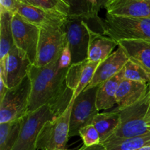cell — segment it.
<instances>
[{
	"label": "cell",
	"instance_id": "obj_1",
	"mask_svg": "<svg viewBox=\"0 0 150 150\" xmlns=\"http://www.w3.org/2000/svg\"><path fill=\"white\" fill-rule=\"evenodd\" d=\"M59 57L43 67L34 64L31 66L29 76L32 83V92L28 113L48 105L59 117L72 103L73 92L66 83L68 68L60 67Z\"/></svg>",
	"mask_w": 150,
	"mask_h": 150
},
{
	"label": "cell",
	"instance_id": "obj_2",
	"mask_svg": "<svg viewBox=\"0 0 150 150\" xmlns=\"http://www.w3.org/2000/svg\"><path fill=\"white\" fill-rule=\"evenodd\" d=\"M96 23L104 35L117 42L130 40H150V18L124 17L107 13L105 18H100Z\"/></svg>",
	"mask_w": 150,
	"mask_h": 150
},
{
	"label": "cell",
	"instance_id": "obj_3",
	"mask_svg": "<svg viewBox=\"0 0 150 150\" xmlns=\"http://www.w3.org/2000/svg\"><path fill=\"white\" fill-rule=\"evenodd\" d=\"M149 105L150 83L146 92L137 102L123 109L116 108L120 114L121 122L111 138L128 139L150 133V126L144 121Z\"/></svg>",
	"mask_w": 150,
	"mask_h": 150
},
{
	"label": "cell",
	"instance_id": "obj_4",
	"mask_svg": "<svg viewBox=\"0 0 150 150\" xmlns=\"http://www.w3.org/2000/svg\"><path fill=\"white\" fill-rule=\"evenodd\" d=\"M57 117L51 106L45 105L21 119L20 133L12 150H38L37 141L44 125Z\"/></svg>",
	"mask_w": 150,
	"mask_h": 150
},
{
	"label": "cell",
	"instance_id": "obj_5",
	"mask_svg": "<svg viewBox=\"0 0 150 150\" xmlns=\"http://www.w3.org/2000/svg\"><path fill=\"white\" fill-rule=\"evenodd\" d=\"M72 101L67 109L54 120L45 123L37 141L38 150H62L70 138V122L71 117Z\"/></svg>",
	"mask_w": 150,
	"mask_h": 150
},
{
	"label": "cell",
	"instance_id": "obj_6",
	"mask_svg": "<svg viewBox=\"0 0 150 150\" xmlns=\"http://www.w3.org/2000/svg\"><path fill=\"white\" fill-rule=\"evenodd\" d=\"M31 92L29 75L17 86L7 89L0 101V124L21 119L27 114Z\"/></svg>",
	"mask_w": 150,
	"mask_h": 150
},
{
	"label": "cell",
	"instance_id": "obj_7",
	"mask_svg": "<svg viewBox=\"0 0 150 150\" xmlns=\"http://www.w3.org/2000/svg\"><path fill=\"white\" fill-rule=\"evenodd\" d=\"M87 21L83 16H68L62 26L72 54V64L87 59L90 29Z\"/></svg>",
	"mask_w": 150,
	"mask_h": 150
},
{
	"label": "cell",
	"instance_id": "obj_8",
	"mask_svg": "<svg viewBox=\"0 0 150 150\" xmlns=\"http://www.w3.org/2000/svg\"><path fill=\"white\" fill-rule=\"evenodd\" d=\"M98 86L84 90L74 100L70 122V137L79 136L81 127L92 123L99 113L96 107V94Z\"/></svg>",
	"mask_w": 150,
	"mask_h": 150
},
{
	"label": "cell",
	"instance_id": "obj_9",
	"mask_svg": "<svg viewBox=\"0 0 150 150\" xmlns=\"http://www.w3.org/2000/svg\"><path fill=\"white\" fill-rule=\"evenodd\" d=\"M67 36L63 27L57 29H40L38 54L34 65L43 67L59 57L67 45Z\"/></svg>",
	"mask_w": 150,
	"mask_h": 150
},
{
	"label": "cell",
	"instance_id": "obj_10",
	"mask_svg": "<svg viewBox=\"0 0 150 150\" xmlns=\"http://www.w3.org/2000/svg\"><path fill=\"white\" fill-rule=\"evenodd\" d=\"M12 30L15 46L26 53L34 64L38 54L40 28L29 23L16 13L12 20Z\"/></svg>",
	"mask_w": 150,
	"mask_h": 150
},
{
	"label": "cell",
	"instance_id": "obj_11",
	"mask_svg": "<svg viewBox=\"0 0 150 150\" xmlns=\"http://www.w3.org/2000/svg\"><path fill=\"white\" fill-rule=\"evenodd\" d=\"M32 65L26 53L14 46L4 60L0 61V74L8 89L20 84L29 75Z\"/></svg>",
	"mask_w": 150,
	"mask_h": 150
},
{
	"label": "cell",
	"instance_id": "obj_12",
	"mask_svg": "<svg viewBox=\"0 0 150 150\" xmlns=\"http://www.w3.org/2000/svg\"><path fill=\"white\" fill-rule=\"evenodd\" d=\"M17 13L40 29H57L63 26L67 16L19 2Z\"/></svg>",
	"mask_w": 150,
	"mask_h": 150
},
{
	"label": "cell",
	"instance_id": "obj_13",
	"mask_svg": "<svg viewBox=\"0 0 150 150\" xmlns=\"http://www.w3.org/2000/svg\"><path fill=\"white\" fill-rule=\"evenodd\" d=\"M100 62H89L87 59L69 67L66 74V83L67 87L73 92L72 101L81 93L89 84L93 78Z\"/></svg>",
	"mask_w": 150,
	"mask_h": 150
},
{
	"label": "cell",
	"instance_id": "obj_14",
	"mask_svg": "<svg viewBox=\"0 0 150 150\" xmlns=\"http://www.w3.org/2000/svg\"><path fill=\"white\" fill-rule=\"evenodd\" d=\"M129 59L121 47L118 46L116 51L108 56L105 60L100 62L92 81L84 90L98 86L101 83L118 74Z\"/></svg>",
	"mask_w": 150,
	"mask_h": 150
},
{
	"label": "cell",
	"instance_id": "obj_15",
	"mask_svg": "<svg viewBox=\"0 0 150 150\" xmlns=\"http://www.w3.org/2000/svg\"><path fill=\"white\" fill-rule=\"evenodd\" d=\"M105 8L113 16L150 18V0H109Z\"/></svg>",
	"mask_w": 150,
	"mask_h": 150
},
{
	"label": "cell",
	"instance_id": "obj_16",
	"mask_svg": "<svg viewBox=\"0 0 150 150\" xmlns=\"http://www.w3.org/2000/svg\"><path fill=\"white\" fill-rule=\"evenodd\" d=\"M129 60L142 67L150 78V40H130L118 42Z\"/></svg>",
	"mask_w": 150,
	"mask_h": 150
},
{
	"label": "cell",
	"instance_id": "obj_17",
	"mask_svg": "<svg viewBox=\"0 0 150 150\" xmlns=\"http://www.w3.org/2000/svg\"><path fill=\"white\" fill-rule=\"evenodd\" d=\"M118 42L115 40L89 29L88 61L101 62L112 54Z\"/></svg>",
	"mask_w": 150,
	"mask_h": 150
},
{
	"label": "cell",
	"instance_id": "obj_18",
	"mask_svg": "<svg viewBox=\"0 0 150 150\" xmlns=\"http://www.w3.org/2000/svg\"><path fill=\"white\" fill-rule=\"evenodd\" d=\"M149 83L122 79L117 92V109H123L137 102L146 92Z\"/></svg>",
	"mask_w": 150,
	"mask_h": 150
},
{
	"label": "cell",
	"instance_id": "obj_19",
	"mask_svg": "<svg viewBox=\"0 0 150 150\" xmlns=\"http://www.w3.org/2000/svg\"><path fill=\"white\" fill-rule=\"evenodd\" d=\"M122 80L119 73L109 80L98 86L96 94V107L99 111L108 110L117 105V92L120 81Z\"/></svg>",
	"mask_w": 150,
	"mask_h": 150
},
{
	"label": "cell",
	"instance_id": "obj_20",
	"mask_svg": "<svg viewBox=\"0 0 150 150\" xmlns=\"http://www.w3.org/2000/svg\"><path fill=\"white\" fill-rule=\"evenodd\" d=\"M121 122L120 114L117 109L109 112L98 113L92 124L99 133L100 143H103L114 136Z\"/></svg>",
	"mask_w": 150,
	"mask_h": 150
},
{
	"label": "cell",
	"instance_id": "obj_21",
	"mask_svg": "<svg viewBox=\"0 0 150 150\" xmlns=\"http://www.w3.org/2000/svg\"><path fill=\"white\" fill-rule=\"evenodd\" d=\"M14 13L0 9V61L4 60L15 46L12 30Z\"/></svg>",
	"mask_w": 150,
	"mask_h": 150
},
{
	"label": "cell",
	"instance_id": "obj_22",
	"mask_svg": "<svg viewBox=\"0 0 150 150\" xmlns=\"http://www.w3.org/2000/svg\"><path fill=\"white\" fill-rule=\"evenodd\" d=\"M103 144L108 150H136L150 146V133L128 139L111 138Z\"/></svg>",
	"mask_w": 150,
	"mask_h": 150
},
{
	"label": "cell",
	"instance_id": "obj_23",
	"mask_svg": "<svg viewBox=\"0 0 150 150\" xmlns=\"http://www.w3.org/2000/svg\"><path fill=\"white\" fill-rule=\"evenodd\" d=\"M21 119L0 124V150L13 149L20 133Z\"/></svg>",
	"mask_w": 150,
	"mask_h": 150
},
{
	"label": "cell",
	"instance_id": "obj_24",
	"mask_svg": "<svg viewBox=\"0 0 150 150\" xmlns=\"http://www.w3.org/2000/svg\"><path fill=\"white\" fill-rule=\"evenodd\" d=\"M122 78L124 80L133 81L136 82L149 83H150V78L149 75L139 64L133 62L128 60L122 70L120 71Z\"/></svg>",
	"mask_w": 150,
	"mask_h": 150
},
{
	"label": "cell",
	"instance_id": "obj_25",
	"mask_svg": "<svg viewBox=\"0 0 150 150\" xmlns=\"http://www.w3.org/2000/svg\"><path fill=\"white\" fill-rule=\"evenodd\" d=\"M31 5L68 16L70 6L64 0H29Z\"/></svg>",
	"mask_w": 150,
	"mask_h": 150
},
{
	"label": "cell",
	"instance_id": "obj_26",
	"mask_svg": "<svg viewBox=\"0 0 150 150\" xmlns=\"http://www.w3.org/2000/svg\"><path fill=\"white\" fill-rule=\"evenodd\" d=\"M79 136L83 140V145L86 146L100 144L99 133L92 123L81 127L79 130Z\"/></svg>",
	"mask_w": 150,
	"mask_h": 150
},
{
	"label": "cell",
	"instance_id": "obj_27",
	"mask_svg": "<svg viewBox=\"0 0 150 150\" xmlns=\"http://www.w3.org/2000/svg\"><path fill=\"white\" fill-rule=\"evenodd\" d=\"M72 64V54L68 44L65 45L60 54L59 66L61 68H69Z\"/></svg>",
	"mask_w": 150,
	"mask_h": 150
},
{
	"label": "cell",
	"instance_id": "obj_28",
	"mask_svg": "<svg viewBox=\"0 0 150 150\" xmlns=\"http://www.w3.org/2000/svg\"><path fill=\"white\" fill-rule=\"evenodd\" d=\"M19 2L17 0H0V9L10 13H17Z\"/></svg>",
	"mask_w": 150,
	"mask_h": 150
},
{
	"label": "cell",
	"instance_id": "obj_29",
	"mask_svg": "<svg viewBox=\"0 0 150 150\" xmlns=\"http://www.w3.org/2000/svg\"><path fill=\"white\" fill-rule=\"evenodd\" d=\"M7 89H8V88H7V85H6L4 78H3L2 75L0 74V101L3 99Z\"/></svg>",
	"mask_w": 150,
	"mask_h": 150
},
{
	"label": "cell",
	"instance_id": "obj_30",
	"mask_svg": "<svg viewBox=\"0 0 150 150\" xmlns=\"http://www.w3.org/2000/svg\"><path fill=\"white\" fill-rule=\"evenodd\" d=\"M77 150H108L107 148L104 146L103 144L100 143L99 144L93 145V146H86L85 145L82 146L80 149Z\"/></svg>",
	"mask_w": 150,
	"mask_h": 150
},
{
	"label": "cell",
	"instance_id": "obj_31",
	"mask_svg": "<svg viewBox=\"0 0 150 150\" xmlns=\"http://www.w3.org/2000/svg\"><path fill=\"white\" fill-rule=\"evenodd\" d=\"M108 1H109V0H98V7H99L100 10L101 8H103V7L105 8Z\"/></svg>",
	"mask_w": 150,
	"mask_h": 150
},
{
	"label": "cell",
	"instance_id": "obj_32",
	"mask_svg": "<svg viewBox=\"0 0 150 150\" xmlns=\"http://www.w3.org/2000/svg\"><path fill=\"white\" fill-rule=\"evenodd\" d=\"M64 1L67 3V4H68L69 6H70V8H71V7L73 6V4H74L75 0H64Z\"/></svg>",
	"mask_w": 150,
	"mask_h": 150
},
{
	"label": "cell",
	"instance_id": "obj_33",
	"mask_svg": "<svg viewBox=\"0 0 150 150\" xmlns=\"http://www.w3.org/2000/svg\"><path fill=\"white\" fill-rule=\"evenodd\" d=\"M17 1L20 3H23V4H30V3H29V0H17Z\"/></svg>",
	"mask_w": 150,
	"mask_h": 150
},
{
	"label": "cell",
	"instance_id": "obj_34",
	"mask_svg": "<svg viewBox=\"0 0 150 150\" xmlns=\"http://www.w3.org/2000/svg\"><path fill=\"white\" fill-rule=\"evenodd\" d=\"M136 150H150V146H144V147L140 148V149H138Z\"/></svg>",
	"mask_w": 150,
	"mask_h": 150
},
{
	"label": "cell",
	"instance_id": "obj_35",
	"mask_svg": "<svg viewBox=\"0 0 150 150\" xmlns=\"http://www.w3.org/2000/svg\"><path fill=\"white\" fill-rule=\"evenodd\" d=\"M62 150H75V149H62ZM76 150H77V149H76Z\"/></svg>",
	"mask_w": 150,
	"mask_h": 150
}]
</instances>
